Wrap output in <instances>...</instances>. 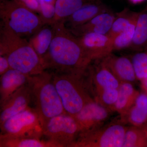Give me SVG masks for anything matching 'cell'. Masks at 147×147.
Returning a JSON list of instances; mask_svg holds the SVG:
<instances>
[{
	"instance_id": "obj_1",
	"label": "cell",
	"mask_w": 147,
	"mask_h": 147,
	"mask_svg": "<svg viewBox=\"0 0 147 147\" xmlns=\"http://www.w3.org/2000/svg\"><path fill=\"white\" fill-rule=\"evenodd\" d=\"M54 34L45 60L46 69L65 72L85 69L91 61L78 37L66 28L63 21L54 24Z\"/></svg>"
},
{
	"instance_id": "obj_2",
	"label": "cell",
	"mask_w": 147,
	"mask_h": 147,
	"mask_svg": "<svg viewBox=\"0 0 147 147\" xmlns=\"http://www.w3.org/2000/svg\"><path fill=\"white\" fill-rule=\"evenodd\" d=\"M0 55L5 56L11 68L33 76L46 69L45 64L27 38L0 24Z\"/></svg>"
},
{
	"instance_id": "obj_3",
	"label": "cell",
	"mask_w": 147,
	"mask_h": 147,
	"mask_svg": "<svg viewBox=\"0 0 147 147\" xmlns=\"http://www.w3.org/2000/svg\"><path fill=\"white\" fill-rule=\"evenodd\" d=\"M53 73V81L66 113L74 117L94 99L91 96L86 81V69Z\"/></svg>"
},
{
	"instance_id": "obj_4",
	"label": "cell",
	"mask_w": 147,
	"mask_h": 147,
	"mask_svg": "<svg viewBox=\"0 0 147 147\" xmlns=\"http://www.w3.org/2000/svg\"><path fill=\"white\" fill-rule=\"evenodd\" d=\"M27 84L35 108L44 123L53 117L66 113L53 82V73L45 70L39 74L29 76Z\"/></svg>"
},
{
	"instance_id": "obj_5",
	"label": "cell",
	"mask_w": 147,
	"mask_h": 147,
	"mask_svg": "<svg viewBox=\"0 0 147 147\" xmlns=\"http://www.w3.org/2000/svg\"><path fill=\"white\" fill-rule=\"evenodd\" d=\"M0 18L1 24L25 38L45 24L39 14L16 0H0Z\"/></svg>"
},
{
	"instance_id": "obj_6",
	"label": "cell",
	"mask_w": 147,
	"mask_h": 147,
	"mask_svg": "<svg viewBox=\"0 0 147 147\" xmlns=\"http://www.w3.org/2000/svg\"><path fill=\"white\" fill-rule=\"evenodd\" d=\"M128 127L122 122L111 123L79 134L71 147H121Z\"/></svg>"
},
{
	"instance_id": "obj_7",
	"label": "cell",
	"mask_w": 147,
	"mask_h": 147,
	"mask_svg": "<svg viewBox=\"0 0 147 147\" xmlns=\"http://www.w3.org/2000/svg\"><path fill=\"white\" fill-rule=\"evenodd\" d=\"M44 123L35 108L29 107L0 125L1 134L41 139L43 136Z\"/></svg>"
},
{
	"instance_id": "obj_8",
	"label": "cell",
	"mask_w": 147,
	"mask_h": 147,
	"mask_svg": "<svg viewBox=\"0 0 147 147\" xmlns=\"http://www.w3.org/2000/svg\"><path fill=\"white\" fill-rule=\"evenodd\" d=\"M80 133L76 120L67 113L51 118L43 126V136L59 147H71Z\"/></svg>"
},
{
	"instance_id": "obj_9",
	"label": "cell",
	"mask_w": 147,
	"mask_h": 147,
	"mask_svg": "<svg viewBox=\"0 0 147 147\" xmlns=\"http://www.w3.org/2000/svg\"><path fill=\"white\" fill-rule=\"evenodd\" d=\"M109 111L108 108L94 99L73 117L79 125L80 133H82L102 126L109 117Z\"/></svg>"
},
{
	"instance_id": "obj_10",
	"label": "cell",
	"mask_w": 147,
	"mask_h": 147,
	"mask_svg": "<svg viewBox=\"0 0 147 147\" xmlns=\"http://www.w3.org/2000/svg\"><path fill=\"white\" fill-rule=\"evenodd\" d=\"M77 37L91 62L102 59L113 52V38L108 34L90 32Z\"/></svg>"
},
{
	"instance_id": "obj_11",
	"label": "cell",
	"mask_w": 147,
	"mask_h": 147,
	"mask_svg": "<svg viewBox=\"0 0 147 147\" xmlns=\"http://www.w3.org/2000/svg\"><path fill=\"white\" fill-rule=\"evenodd\" d=\"M86 70L88 83H90L87 84L91 85L89 88H93L96 95L103 90L119 89L121 82L102 61L99 64L91 67L89 65Z\"/></svg>"
},
{
	"instance_id": "obj_12",
	"label": "cell",
	"mask_w": 147,
	"mask_h": 147,
	"mask_svg": "<svg viewBox=\"0 0 147 147\" xmlns=\"http://www.w3.org/2000/svg\"><path fill=\"white\" fill-rule=\"evenodd\" d=\"M111 10L100 0H89L79 9L63 21L67 28L82 26L99 15Z\"/></svg>"
},
{
	"instance_id": "obj_13",
	"label": "cell",
	"mask_w": 147,
	"mask_h": 147,
	"mask_svg": "<svg viewBox=\"0 0 147 147\" xmlns=\"http://www.w3.org/2000/svg\"><path fill=\"white\" fill-rule=\"evenodd\" d=\"M32 100L30 90L26 84L21 87L1 105L0 125L28 108Z\"/></svg>"
},
{
	"instance_id": "obj_14",
	"label": "cell",
	"mask_w": 147,
	"mask_h": 147,
	"mask_svg": "<svg viewBox=\"0 0 147 147\" xmlns=\"http://www.w3.org/2000/svg\"><path fill=\"white\" fill-rule=\"evenodd\" d=\"M102 61L121 83H132L137 80L131 59L118 57L110 53Z\"/></svg>"
},
{
	"instance_id": "obj_15",
	"label": "cell",
	"mask_w": 147,
	"mask_h": 147,
	"mask_svg": "<svg viewBox=\"0 0 147 147\" xmlns=\"http://www.w3.org/2000/svg\"><path fill=\"white\" fill-rule=\"evenodd\" d=\"M115 17V13L110 10L100 13L82 26L68 30L77 37L90 32L108 34Z\"/></svg>"
},
{
	"instance_id": "obj_16",
	"label": "cell",
	"mask_w": 147,
	"mask_h": 147,
	"mask_svg": "<svg viewBox=\"0 0 147 147\" xmlns=\"http://www.w3.org/2000/svg\"><path fill=\"white\" fill-rule=\"evenodd\" d=\"M29 76L15 69L10 68L1 76L0 105H3L21 87L26 85Z\"/></svg>"
},
{
	"instance_id": "obj_17",
	"label": "cell",
	"mask_w": 147,
	"mask_h": 147,
	"mask_svg": "<svg viewBox=\"0 0 147 147\" xmlns=\"http://www.w3.org/2000/svg\"><path fill=\"white\" fill-rule=\"evenodd\" d=\"M54 34V24H45L28 39L44 64Z\"/></svg>"
},
{
	"instance_id": "obj_18",
	"label": "cell",
	"mask_w": 147,
	"mask_h": 147,
	"mask_svg": "<svg viewBox=\"0 0 147 147\" xmlns=\"http://www.w3.org/2000/svg\"><path fill=\"white\" fill-rule=\"evenodd\" d=\"M139 93L131 83H121L119 88L118 97L113 110H116L123 117L134 105Z\"/></svg>"
},
{
	"instance_id": "obj_19",
	"label": "cell",
	"mask_w": 147,
	"mask_h": 147,
	"mask_svg": "<svg viewBox=\"0 0 147 147\" xmlns=\"http://www.w3.org/2000/svg\"><path fill=\"white\" fill-rule=\"evenodd\" d=\"M0 147H59L50 140L0 134Z\"/></svg>"
},
{
	"instance_id": "obj_20",
	"label": "cell",
	"mask_w": 147,
	"mask_h": 147,
	"mask_svg": "<svg viewBox=\"0 0 147 147\" xmlns=\"http://www.w3.org/2000/svg\"><path fill=\"white\" fill-rule=\"evenodd\" d=\"M147 47V11L139 12L136 22L134 38L129 49L136 51H144Z\"/></svg>"
},
{
	"instance_id": "obj_21",
	"label": "cell",
	"mask_w": 147,
	"mask_h": 147,
	"mask_svg": "<svg viewBox=\"0 0 147 147\" xmlns=\"http://www.w3.org/2000/svg\"><path fill=\"white\" fill-rule=\"evenodd\" d=\"M89 0H56L54 23L63 21Z\"/></svg>"
},
{
	"instance_id": "obj_22",
	"label": "cell",
	"mask_w": 147,
	"mask_h": 147,
	"mask_svg": "<svg viewBox=\"0 0 147 147\" xmlns=\"http://www.w3.org/2000/svg\"><path fill=\"white\" fill-rule=\"evenodd\" d=\"M139 13L125 8L120 12L116 13L115 17L108 34L113 38L115 37L137 18Z\"/></svg>"
},
{
	"instance_id": "obj_23",
	"label": "cell",
	"mask_w": 147,
	"mask_h": 147,
	"mask_svg": "<svg viewBox=\"0 0 147 147\" xmlns=\"http://www.w3.org/2000/svg\"><path fill=\"white\" fill-rule=\"evenodd\" d=\"M137 17L126 28L113 38V51L129 48L134 38Z\"/></svg>"
},
{
	"instance_id": "obj_24",
	"label": "cell",
	"mask_w": 147,
	"mask_h": 147,
	"mask_svg": "<svg viewBox=\"0 0 147 147\" xmlns=\"http://www.w3.org/2000/svg\"><path fill=\"white\" fill-rule=\"evenodd\" d=\"M123 147H147V138L142 129L134 126L128 127Z\"/></svg>"
},
{
	"instance_id": "obj_25",
	"label": "cell",
	"mask_w": 147,
	"mask_h": 147,
	"mask_svg": "<svg viewBox=\"0 0 147 147\" xmlns=\"http://www.w3.org/2000/svg\"><path fill=\"white\" fill-rule=\"evenodd\" d=\"M137 79L142 81L147 78V51H139L131 58Z\"/></svg>"
},
{
	"instance_id": "obj_26",
	"label": "cell",
	"mask_w": 147,
	"mask_h": 147,
	"mask_svg": "<svg viewBox=\"0 0 147 147\" xmlns=\"http://www.w3.org/2000/svg\"><path fill=\"white\" fill-rule=\"evenodd\" d=\"M118 96L119 89H108L97 94L94 100L109 110H114Z\"/></svg>"
},
{
	"instance_id": "obj_27",
	"label": "cell",
	"mask_w": 147,
	"mask_h": 147,
	"mask_svg": "<svg viewBox=\"0 0 147 147\" xmlns=\"http://www.w3.org/2000/svg\"><path fill=\"white\" fill-rule=\"evenodd\" d=\"M124 117H127L132 126L142 128L147 124V113L134 104Z\"/></svg>"
},
{
	"instance_id": "obj_28",
	"label": "cell",
	"mask_w": 147,
	"mask_h": 147,
	"mask_svg": "<svg viewBox=\"0 0 147 147\" xmlns=\"http://www.w3.org/2000/svg\"><path fill=\"white\" fill-rule=\"evenodd\" d=\"M37 13H39L40 3L38 0H16Z\"/></svg>"
},
{
	"instance_id": "obj_29",
	"label": "cell",
	"mask_w": 147,
	"mask_h": 147,
	"mask_svg": "<svg viewBox=\"0 0 147 147\" xmlns=\"http://www.w3.org/2000/svg\"><path fill=\"white\" fill-rule=\"evenodd\" d=\"M11 68L10 65L5 56L0 55V76Z\"/></svg>"
},
{
	"instance_id": "obj_30",
	"label": "cell",
	"mask_w": 147,
	"mask_h": 147,
	"mask_svg": "<svg viewBox=\"0 0 147 147\" xmlns=\"http://www.w3.org/2000/svg\"><path fill=\"white\" fill-rule=\"evenodd\" d=\"M141 82L143 89L144 90L145 92L147 91V78L142 80Z\"/></svg>"
},
{
	"instance_id": "obj_31",
	"label": "cell",
	"mask_w": 147,
	"mask_h": 147,
	"mask_svg": "<svg viewBox=\"0 0 147 147\" xmlns=\"http://www.w3.org/2000/svg\"><path fill=\"white\" fill-rule=\"evenodd\" d=\"M40 3H47L52 4L55 5V1L56 0H38Z\"/></svg>"
},
{
	"instance_id": "obj_32",
	"label": "cell",
	"mask_w": 147,
	"mask_h": 147,
	"mask_svg": "<svg viewBox=\"0 0 147 147\" xmlns=\"http://www.w3.org/2000/svg\"><path fill=\"white\" fill-rule=\"evenodd\" d=\"M129 1L133 4L136 5L141 3L145 1V0H128Z\"/></svg>"
},
{
	"instance_id": "obj_33",
	"label": "cell",
	"mask_w": 147,
	"mask_h": 147,
	"mask_svg": "<svg viewBox=\"0 0 147 147\" xmlns=\"http://www.w3.org/2000/svg\"><path fill=\"white\" fill-rule=\"evenodd\" d=\"M141 128L142 129V130L144 131V133L147 138V124Z\"/></svg>"
},
{
	"instance_id": "obj_34",
	"label": "cell",
	"mask_w": 147,
	"mask_h": 147,
	"mask_svg": "<svg viewBox=\"0 0 147 147\" xmlns=\"http://www.w3.org/2000/svg\"><path fill=\"white\" fill-rule=\"evenodd\" d=\"M143 11H147V3L146 5V6H145V8L143 9V10H142Z\"/></svg>"
},
{
	"instance_id": "obj_35",
	"label": "cell",
	"mask_w": 147,
	"mask_h": 147,
	"mask_svg": "<svg viewBox=\"0 0 147 147\" xmlns=\"http://www.w3.org/2000/svg\"><path fill=\"white\" fill-rule=\"evenodd\" d=\"M146 50V51H147V47L146 48V49H145V50Z\"/></svg>"
},
{
	"instance_id": "obj_36",
	"label": "cell",
	"mask_w": 147,
	"mask_h": 147,
	"mask_svg": "<svg viewBox=\"0 0 147 147\" xmlns=\"http://www.w3.org/2000/svg\"><path fill=\"white\" fill-rule=\"evenodd\" d=\"M146 92V94H147V91H146V92Z\"/></svg>"
}]
</instances>
